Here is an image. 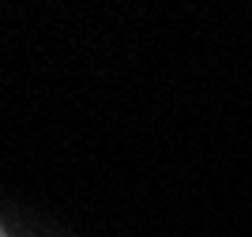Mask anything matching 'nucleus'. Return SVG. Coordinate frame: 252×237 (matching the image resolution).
<instances>
[{
  "instance_id": "1",
  "label": "nucleus",
  "mask_w": 252,
  "mask_h": 237,
  "mask_svg": "<svg viewBox=\"0 0 252 237\" xmlns=\"http://www.w3.org/2000/svg\"><path fill=\"white\" fill-rule=\"evenodd\" d=\"M0 237H8V234H4V230H0Z\"/></svg>"
}]
</instances>
